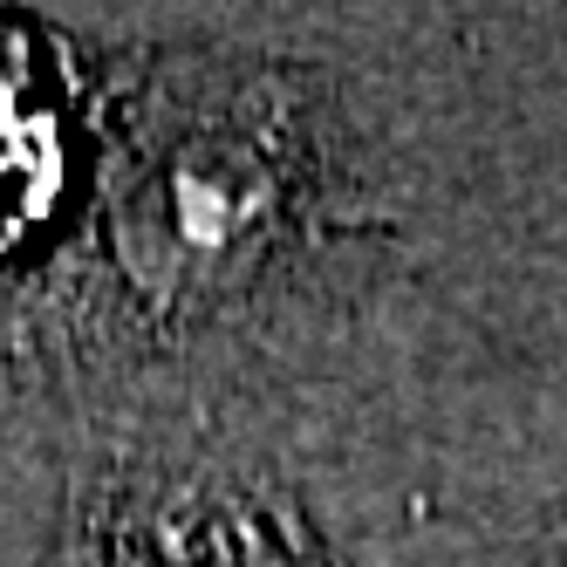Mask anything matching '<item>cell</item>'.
I'll list each match as a JSON object with an SVG mask.
<instances>
[{"instance_id":"cell-1","label":"cell","mask_w":567,"mask_h":567,"mask_svg":"<svg viewBox=\"0 0 567 567\" xmlns=\"http://www.w3.org/2000/svg\"><path fill=\"white\" fill-rule=\"evenodd\" d=\"M75 567H342L295 499L226 472H116L75 526Z\"/></svg>"}]
</instances>
